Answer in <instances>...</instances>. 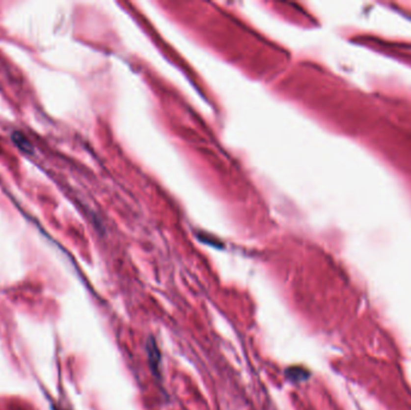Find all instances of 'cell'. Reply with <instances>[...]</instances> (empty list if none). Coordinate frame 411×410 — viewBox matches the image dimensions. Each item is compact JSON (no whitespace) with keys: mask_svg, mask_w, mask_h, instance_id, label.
<instances>
[{"mask_svg":"<svg viewBox=\"0 0 411 410\" xmlns=\"http://www.w3.org/2000/svg\"><path fill=\"white\" fill-rule=\"evenodd\" d=\"M147 354H148L149 366L155 377H160V366H161V354L158 348L157 342L153 337H149L147 341Z\"/></svg>","mask_w":411,"mask_h":410,"instance_id":"obj_1","label":"cell"},{"mask_svg":"<svg viewBox=\"0 0 411 410\" xmlns=\"http://www.w3.org/2000/svg\"><path fill=\"white\" fill-rule=\"evenodd\" d=\"M11 139H12L13 144L17 146L22 152L27 153V154H33L34 153L33 146H31L30 142H29V140L27 139V137L24 136L21 131H15V133L12 134Z\"/></svg>","mask_w":411,"mask_h":410,"instance_id":"obj_2","label":"cell"},{"mask_svg":"<svg viewBox=\"0 0 411 410\" xmlns=\"http://www.w3.org/2000/svg\"><path fill=\"white\" fill-rule=\"evenodd\" d=\"M285 376L290 380H292V381H302L305 378H308L309 373L305 372V369L301 368V367H291V368L286 369Z\"/></svg>","mask_w":411,"mask_h":410,"instance_id":"obj_3","label":"cell"},{"mask_svg":"<svg viewBox=\"0 0 411 410\" xmlns=\"http://www.w3.org/2000/svg\"><path fill=\"white\" fill-rule=\"evenodd\" d=\"M53 410H60V409H55V408H53Z\"/></svg>","mask_w":411,"mask_h":410,"instance_id":"obj_4","label":"cell"}]
</instances>
